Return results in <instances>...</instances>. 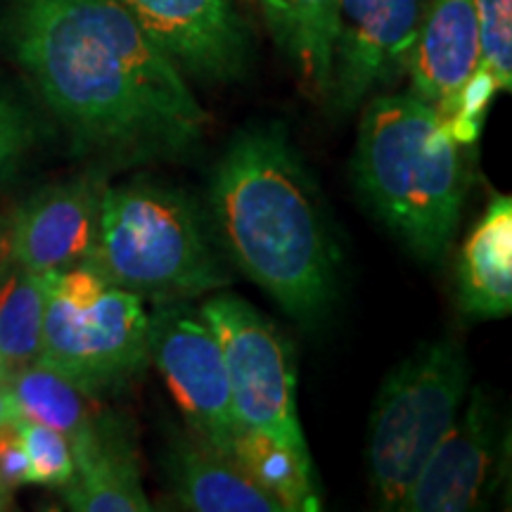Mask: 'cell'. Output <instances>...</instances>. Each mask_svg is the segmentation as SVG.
<instances>
[{
	"instance_id": "6da1fadb",
	"label": "cell",
	"mask_w": 512,
	"mask_h": 512,
	"mask_svg": "<svg viewBox=\"0 0 512 512\" xmlns=\"http://www.w3.org/2000/svg\"><path fill=\"white\" fill-rule=\"evenodd\" d=\"M3 31L81 150L181 157L204 140L209 114L121 0H10Z\"/></svg>"
},
{
	"instance_id": "7a4b0ae2",
	"label": "cell",
	"mask_w": 512,
	"mask_h": 512,
	"mask_svg": "<svg viewBox=\"0 0 512 512\" xmlns=\"http://www.w3.org/2000/svg\"><path fill=\"white\" fill-rule=\"evenodd\" d=\"M211 228L230 259L290 316L313 320L335 297V247L316 183L280 121L230 140L209 188Z\"/></svg>"
},
{
	"instance_id": "3957f363",
	"label": "cell",
	"mask_w": 512,
	"mask_h": 512,
	"mask_svg": "<svg viewBox=\"0 0 512 512\" xmlns=\"http://www.w3.org/2000/svg\"><path fill=\"white\" fill-rule=\"evenodd\" d=\"M354 178L384 226L422 261L448 252L470 164L432 105L413 93L375 95L361 114Z\"/></svg>"
},
{
	"instance_id": "277c9868",
	"label": "cell",
	"mask_w": 512,
	"mask_h": 512,
	"mask_svg": "<svg viewBox=\"0 0 512 512\" xmlns=\"http://www.w3.org/2000/svg\"><path fill=\"white\" fill-rule=\"evenodd\" d=\"M86 264L138 297H195L228 285L202 211L185 190L152 178L107 185Z\"/></svg>"
},
{
	"instance_id": "5b68a950",
	"label": "cell",
	"mask_w": 512,
	"mask_h": 512,
	"mask_svg": "<svg viewBox=\"0 0 512 512\" xmlns=\"http://www.w3.org/2000/svg\"><path fill=\"white\" fill-rule=\"evenodd\" d=\"M46 280L38 363L91 399L121 392L150 366V313L138 294L107 283L86 261Z\"/></svg>"
},
{
	"instance_id": "8992f818",
	"label": "cell",
	"mask_w": 512,
	"mask_h": 512,
	"mask_svg": "<svg viewBox=\"0 0 512 512\" xmlns=\"http://www.w3.org/2000/svg\"><path fill=\"white\" fill-rule=\"evenodd\" d=\"M470 363L456 339L427 342L384 377L368 422V472L382 510L399 505L463 408Z\"/></svg>"
},
{
	"instance_id": "52a82bcc",
	"label": "cell",
	"mask_w": 512,
	"mask_h": 512,
	"mask_svg": "<svg viewBox=\"0 0 512 512\" xmlns=\"http://www.w3.org/2000/svg\"><path fill=\"white\" fill-rule=\"evenodd\" d=\"M219 339L240 430L264 434L309 458L297 408V368L287 339L245 299L219 294L202 304Z\"/></svg>"
},
{
	"instance_id": "ba28073f",
	"label": "cell",
	"mask_w": 512,
	"mask_h": 512,
	"mask_svg": "<svg viewBox=\"0 0 512 512\" xmlns=\"http://www.w3.org/2000/svg\"><path fill=\"white\" fill-rule=\"evenodd\" d=\"M150 363L169 384L188 430L233 458L240 425L221 344L202 313L176 299L157 306L150 313Z\"/></svg>"
},
{
	"instance_id": "9c48e42d",
	"label": "cell",
	"mask_w": 512,
	"mask_h": 512,
	"mask_svg": "<svg viewBox=\"0 0 512 512\" xmlns=\"http://www.w3.org/2000/svg\"><path fill=\"white\" fill-rule=\"evenodd\" d=\"M430 0H337L328 100L356 110L370 93L406 72Z\"/></svg>"
},
{
	"instance_id": "30bf717a",
	"label": "cell",
	"mask_w": 512,
	"mask_h": 512,
	"mask_svg": "<svg viewBox=\"0 0 512 512\" xmlns=\"http://www.w3.org/2000/svg\"><path fill=\"white\" fill-rule=\"evenodd\" d=\"M155 46L204 83L242 81L254 43L235 0H121Z\"/></svg>"
},
{
	"instance_id": "8fae6325",
	"label": "cell",
	"mask_w": 512,
	"mask_h": 512,
	"mask_svg": "<svg viewBox=\"0 0 512 512\" xmlns=\"http://www.w3.org/2000/svg\"><path fill=\"white\" fill-rule=\"evenodd\" d=\"M105 188L102 174H83L34 192L12 216L8 259L36 275H55L86 261Z\"/></svg>"
},
{
	"instance_id": "7c38bea8",
	"label": "cell",
	"mask_w": 512,
	"mask_h": 512,
	"mask_svg": "<svg viewBox=\"0 0 512 512\" xmlns=\"http://www.w3.org/2000/svg\"><path fill=\"white\" fill-rule=\"evenodd\" d=\"M496 420L484 387L470 394L432 456L422 465L399 510L403 512H463L482 503L484 486L494 467Z\"/></svg>"
},
{
	"instance_id": "4fadbf2b",
	"label": "cell",
	"mask_w": 512,
	"mask_h": 512,
	"mask_svg": "<svg viewBox=\"0 0 512 512\" xmlns=\"http://www.w3.org/2000/svg\"><path fill=\"white\" fill-rule=\"evenodd\" d=\"M479 64L475 0H430L408 55L413 95L444 112Z\"/></svg>"
},
{
	"instance_id": "5bb4252c",
	"label": "cell",
	"mask_w": 512,
	"mask_h": 512,
	"mask_svg": "<svg viewBox=\"0 0 512 512\" xmlns=\"http://www.w3.org/2000/svg\"><path fill=\"white\" fill-rule=\"evenodd\" d=\"M166 482L181 510L190 512H285L247 472L197 434L174 432L166 448Z\"/></svg>"
},
{
	"instance_id": "9a60e30c",
	"label": "cell",
	"mask_w": 512,
	"mask_h": 512,
	"mask_svg": "<svg viewBox=\"0 0 512 512\" xmlns=\"http://www.w3.org/2000/svg\"><path fill=\"white\" fill-rule=\"evenodd\" d=\"M76 475L64 486V501L76 512H147L138 456L124 425L112 418L95 420L86 437L72 444Z\"/></svg>"
},
{
	"instance_id": "2e32d148",
	"label": "cell",
	"mask_w": 512,
	"mask_h": 512,
	"mask_svg": "<svg viewBox=\"0 0 512 512\" xmlns=\"http://www.w3.org/2000/svg\"><path fill=\"white\" fill-rule=\"evenodd\" d=\"M458 306L467 318H503L512 311V202L496 195L470 230L456 266Z\"/></svg>"
},
{
	"instance_id": "e0dca14e",
	"label": "cell",
	"mask_w": 512,
	"mask_h": 512,
	"mask_svg": "<svg viewBox=\"0 0 512 512\" xmlns=\"http://www.w3.org/2000/svg\"><path fill=\"white\" fill-rule=\"evenodd\" d=\"M275 46L290 57L304 86L328 98L332 50L337 36V0H259Z\"/></svg>"
},
{
	"instance_id": "ac0fdd59",
	"label": "cell",
	"mask_w": 512,
	"mask_h": 512,
	"mask_svg": "<svg viewBox=\"0 0 512 512\" xmlns=\"http://www.w3.org/2000/svg\"><path fill=\"white\" fill-rule=\"evenodd\" d=\"M0 382L15 399L19 418L53 427L69 439V444H76L95 427L98 415L88 406L91 396L43 363L34 361L15 370H0Z\"/></svg>"
},
{
	"instance_id": "d6986e66",
	"label": "cell",
	"mask_w": 512,
	"mask_h": 512,
	"mask_svg": "<svg viewBox=\"0 0 512 512\" xmlns=\"http://www.w3.org/2000/svg\"><path fill=\"white\" fill-rule=\"evenodd\" d=\"M46 302V275L0 261V370L22 368L41 354Z\"/></svg>"
},
{
	"instance_id": "ffe728a7",
	"label": "cell",
	"mask_w": 512,
	"mask_h": 512,
	"mask_svg": "<svg viewBox=\"0 0 512 512\" xmlns=\"http://www.w3.org/2000/svg\"><path fill=\"white\" fill-rule=\"evenodd\" d=\"M233 458L254 484L283 505L285 512L320 510L313 460L299 458L278 441L247 430H240L235 437Z\"/></svg>"
},
{
	"instance_id": "44dd1931",
	"label": "cell",
	"mask_w": 512,
	"mask_h": 512,
	"mask_svg": "<svg viewBox=\"0 0 512 512\" xmlns=\"http://www.w3.org/2000/svg\"><path fill=\"white\" fill-rule=\"evenodd\" d=\"M17 432L27 453V484L64 489L76 475L69 439L41 422L17 418Z\"/></svg>"
},
{
	"instance_id": "7402d4cb",
	"label": "cell",
	"mask_w": 512,
	"mask_h": 512,
	"mask_svg": "<svg viewBox=\"0 0 512 512\" xmlns=\"http://www.w3.org/2000/svg\"><path fill=\"white\" fill-rule=\"evenodd\" d=\"M479 64L494 76L498 91L512 88V0H475Z\"/></svg>"
},
{
	"instance_id": "603a6c76",
	"label": "cell",
	"mask_w": 512,
	"mask_h": 512,
	"mask_svg": "<svg viewBox=\"0 0 512 512\" xmlns=\"http://www.w3.org/2000/svg\"><path fill=\"white\" fill-rule=\"evenodd\" d=\"M496 93L498 86L494 76H491L484 64H477L475 72L465 81V86L460 88L456 100L444 112H439L441 124L446 126V131L451 133V138L458 145L470 147L477 143L479 136H482L486 112H489V105Z\"/></svg>"
},
{
	"instance_id": "cb8c5ba5",
	"label": "cell",
	"mask_w": 512,
	"mask_h": 512,
	"mask_svg": "<svg viewBox=\"0 0 512 512\" xmlns=\"http://www.w3.org/2000/svg\"><path fill=\"white\" fill-rule=\"evenodd\" d=\"M34 143V126L0 83V185L10 181Z\"/></svg>"
},
{
	"instance_id": "d4e9b609",
	"label": "cell",
	"mask_w": 512,
	"mask_h": 512,
	"mask_svg": "<svg viewBox=\"0 0 512 512\" xmlns=\"http://www.w3.org/2000/svg\"><path fill=\"white\" fill-rule=\"evenodd\" d=\"M0 482L8 489L27 484V453L17 432V420L0 427Z\"/></svg>"
},
{
	"instance_id": "484cf974",
	"label": "cell",
	"mask_w": 512,
	"mask_h": 512,
	"mask_svg": "<svg viewBox=\"0 0 512 512\" xmlns=\"http://www.w3.org/2000/svg\"><path fill=\"white\" fill-rule=\"evenodd\" d=\"M17 406H15V399H12V394L8 392V387H5L3 382H0V427L8 425V422L17 420Z\"/></svg>"
},
{
	"instance_id": "4316f807",
	"label": "cell",
	"mask_w": 512,
	"mask_h": 512,
	"mask_svg": "<svg viewBox=\"0 0 512 512\" xmlns=\"http://www.w3.org/2000/svg\"><path fill=\"white\" fill-rule=\"evenodd\" d=\"M10 508V489L0 482V510H8Z\"/></svg>"
},
{
	"instance_id": "83f0119b",
	"label": "cell",
	"mask_w": 512,
	"mask_h": 512,
	"mask_svg": "<svg viewBox=\"0 0 512 512\" xmlns=\"http://www.w3.org/2000/svg\"><path fill=\"white\" fill-rule=\"evenodd\" d=\"M0 259H3V238H0Z\"/></svg>"
}]
</instances>
